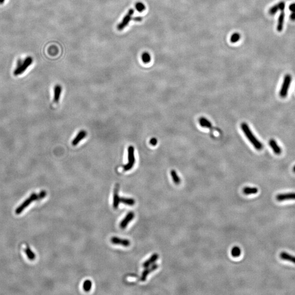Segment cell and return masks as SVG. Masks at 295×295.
<instances>
[{
    "mask_svg": "<svg viewBox=\"0 0 295 295\" xmlns=\"http://www.w3.org/2000/svg\"><path fill=\"white\" fill-rule=\"evenodd\" d=\"M241 127L244 134L252 145L254 146V147L258 150L262 149L263 148L262 144L261 143V142L254 135L248 125L246 122H243L241 124Z\"/></svg>",
    "mask_w": 295,
    "mask_h": 295,
    "instance_id": "obj_1",
    "label": "cell"
},
{
    "mask_svg": "<svg viewBox=\"0 0 295 295\" xmlns=\"http://www.w3.org/2000/svg\"><path fill=\"white\" fill-rule=\"evenodd\" d=\"M46 195H47V192L45 190H42L38 194L36 193H32L31 195L28 199H26L20 206H19L16 209L15 214H20L33 201L41 200L42 198H45Z\"/></svg>",
    "mask_w": 295,
    "mask_h": 295,
    "instance_id": "obj_2",
    "label": "cell"
},
{
    "mask_svg": "<svg viewBox=\"0 0 295 295\" xmlns=\"http://www.w3.org/2000/svg\"><path fill=\"white\" fill-rule=\"evenodd\" d=\"M128 162L123 166L124 171H128L132 168L135 165V148L132 146H129L128 148Z\"/></svg>",
    "mask_w": 295,
    "mask_h": 295,
    "instance_id": "obj_3",
    "label": "cell"
},
{
    "mask_svg": "<svg viewBox=\"0 0 295 295\" xmlns=\"http://www.w3.org/2000/svg\"><path fill=\"white\" fill-rule=\"evenodd\" d=\"M291 81H292V77L290 74H287L285 76L282 86L280 89V92H279V95L281 98H285L287 97L289 88L291 85Z\"/></svg>",
    "mask_w": 295,
    "mask_h": 295,
    "instance_id": "obj_4",
    "label": "cell"
},
{
    "mask_svg": "<svg viewBox=\"0 0 295 295\" xmlns=\"http://www.w3.org/2000/svg\"><path fill=\"white\" fill-rule=\"evenodd\" d=\"M32 62L33 59L32 57H27L26 59H25V60L22 62V65L20 66L19 67L16 68V69L14 72V76H19L20 74L23 73L26 70L28 69V68L32 64Z\"/></svg>",
    "mask_w": 295,
    "mask_h": 295,
    "instance_id": "obj_5",
    "label": "cell"
},
{
    "mask_svg": "<svg viewBox=\"0 0 295 295\" xmlns=\"http://www.w3.org/2000/svg\"><path fill=\"white\" fill-rule=\"evenodd\" d=\"M133 13H134V10L133 9H130L128 11V13H127L125 16L124 17L122 22L118 25L117 28L118 30H124V28L126 26H128V23L132 20V18Z\"/></svg>",
    "mask_w": 295,
    "mask_h": 295,
    "instance_id": "obj_6",
    "label": "cell"
},
{
    "mask_svg": "<svg viewBox=\"0 0 295 295\" xmlns=\"http://www.w3.org/2000/svg\"><path fill=\"white\" fill-rule=\"evenodd\" d=\"M158 267H159L158 265L156 264V263H154L149 267L145 268L146 269L144 270L143 272H142V273L141 277V280L142 282H145L146 279H147V278L148 276L150 273L156 271V269H158Z\"/></svg>",
    "mask_w": 295,
    "mask_h": 295,
    "instance_id": "obj_7",
    "label": "cell"
},
{
    "mask_svg": "<svg viewBox=\"0 0 295 295\" xmlns=\"http://www.w3.org/2000/svg\"><path fill=\"white\" fill-rule=\"evenodd\" d=\"M112 243L116 245H120L125 247H129L131 244L130 241L127 239H122L118 237H112L111 239Z\"/></svg>",
    "mask_w": 295,
    "mask_h": 295,
    "instance_id": "obj_8",
    "label": "cell"
},
{
    "mask_svg": "<svg viewBox=\"0 0 295 295\" xmlns=\"http://www.w3.org/2000/svg\"><path fill=\"white\" fill-rule=\"evenodd\" d=\"M119 185L117 184L114 189V195H113V206L114 208L117 209L118 207L119 206L120 203V197L119 192Z\"/></svg>",
    "mask_w": 295,
    "mask_h": 295,
    "instance_id": "obj_9",
    "label": "cell"
},
{
    "mask_svg": "<svg viewBox=\"0 0 295 295\" xmlns=\"http://www.w3.org/2000/svg\"><path fill=\"white\" fill-rule=\"evenodd\" d=\"M135 218V213L133 212H130L129 213L127 214L126 217L124 218V219L122 220L121 222L120 223V227L122 229H124L128 226V223L130 222Z\"/></svg>",
    "mask_w": 295,
    "mask_h": 295,
    "instance_id": "obj_10",
    "label": "cell"
},
{
    "mask_svg": "<svg viewBox=\"0 0 295 295\" xmlns=\"http://www.w3.org/2000/svg\"><path fill=\"white\" fill-rule=\"evenodd\" d=\"M276 198L279 202L288 200H295V192L279 194L277 196Z\"/></svg>",
    "mask_w": 295,
    "mask_h": 295,
    "instance_id": "obj_11",
    "label": "cell"
},
{
    "mask_svg": "<svg viewBox=\"0 0 295 295\" xmlns=\"http://www.w3.org/2000/svg\"><path fill=\"white\" fill-rule=\"evenodd\" d=\"M87 136V132L85 130H81L78 133L76 137L72 141V144L73 146H76L80 143V142L84 139Z\"/></svg>",
    "mask_w": 295,
    "mask_h": 295,
    "instance_id": "obj_12",
    "label": "cell"
},
{
    "mask_svg": "<svg viewBox=\"0 0 295 295\" xmlns=\"http://www.w3.org/2000/svg\"><path fill=\"white\" fill-rule=\"evenodd\" d=\"M159 258V255L158 254H153L152 256H150L149 258H148L147 260H146L144 262H143L142 266L143 268H147V267H149L152 265L154 264L156 261L158 260Z\"/></svg>",
    "mask_w": 295,
    "mask_h": 295,
    "instance_id": "obj_13",
    "label": "cell"
},
{
    "mask_svg": "<svg viewBox=\"0 0 295 295\" xmlns=\"http://www.w3.org/2000/svg\"><path fill=\"white\" fill-rule=\"evenodd\" d=\"M198 122H199L200 126L203 128H208L209 130H212V128H213L212 122L206 118H200L198 120Z\"/></svg>",
    "mask_w": 295,
    "mask_h": 295,
    "instance_id": "obj_14",
    "label": "cell"
},
{
    "mask_svg": "<svg viewBox=\"0 0 295 295\" xmlns=\"http://www.w3.org/2000/svg\"><path fill=\"white\" fill-rule=\"evenodd\" d=\"M62 87L60 85L57 84L54 87V102L58 103L60 98L61 93L62 92Z\"/></svg>",
    "mask_w": 295,
    "mask_h": 295,
    "instance_id": "obj_15",
    "label": "cell"
},
{
    "mask_svg": "<svg viewBox=\"0 0 295 295\" xmlns=\"http://www.w3.org/2000/svg\"><path fill=\"white\" fill-rule=\"evenodd\" d=\"M269 144L270 147H271L272 150H273L274 152L277 155H279L282 152V149L280 148V147L278 146L277 142L273 139H272L269 141Z\"/></svg>",
    "mask_w": 295,
    "mask_h": 295,
    "instance_id": "obj_16",
    "label": "cell"
},
{
    "mask_svg": "<svg viewBox=\"0 0 295 295\" xmlns=\"http://www.w3.org/2000/svg\"><path fill=\"white\" fill-rule=\"evenodd\" d=\"M285 13L284 11H282L279 17L278 18V25H277V31L278 32H281L283 29L284 22L285 19Z\"/></svg>",
    "mask_w": 295,
    "mask_h": 295,
    "instance_id": "obj_17",
    "label": "cell"
},
{
    "mask_svg": "<svg viewBox=\"0 0 295 295\" xmlns=\"http://www.w3.org/2000/svg\"><path fill=\"white\" fill-rule=\"evenodd\" d=\"M280 258L284 260L288 261L295 264V256L288 254L285 252H282L280 254Z\"/></svg>",
    "mask_w": 295,
    "mask_h": 295,
    "instance_id": "obj_18",
    "label": "cell"
},
{
    "mask_svg": "<svg viewBox=\"0 0 295 295\" xmlns=\"http://www.w3.org/2000/svg\"><path fill=\"white\" fill-rule=\"evenodd\" d=\"M258 189L255 187H245L243 189V192L246 195H249L252 194H256L258 192Z\"/></svg>",
    "mask_w": 295,
    "mask_h": 295,
    "instance_id": "obj_19",
    "label": "cell"
},
{
    "mask_svg": "<svg viewBox=\"0 0 295 295\" xmlns=\"http://www.w3.org/2000/svg\"><path fill=\"white\" fill-rule=\"evenodd\" d=\"M135 200L133 198H120V203H122L123 204L129 206H132L135 204Z\"/></svg>",
    "mask_w": 295,
    "mask_h": 295,
    "instance_id": "obj_20",
    "label": "cell"
},
{
    "mask_svg": "<svg viewBox=\"0 0 295 295\" xmlns=\"http://www.w3.org/2000/svg\"><path fill=\"white\" fill-rule=\"evenodd\" d=\"M171 175L172 180L173 181L174 183L176 185L180 184L181 183V179L177 174V172H176V170L172 169L171 171Z\"/></svg>",
    "mask_w": 295,
    "mask_h": 295,
    "instance_id": "obj_21",
    "label": "cell"
},
{
    "mask_svg": "<svg viewBox=\"0 0 295 295\" xmlns=\"http://www.w3.org/2000/svg\"><path fill=\"white\" fill-rule=\"evenodd\" d=\"M231 253L233 258H238L241 255V248L237 246H235L232 248Z\"/></svg>",
    "mask_w": 295,
    "mask_h": 295,
    "instance_id": "obj_22",
    "label": "cell"
},
{
    "mask_svg": "<svg viewBox=\"0 0 295 295\" xmlns=\"http://www.w3.org/2000/svg\"><path fill=\"white\" fill-rule=\"evenodd\" d=\"M24 252L29 260L33 261L36 258V255L33 252L31 249H30V248H26V249L24 250Z\"/></svg>",
    "mask_w": 295,
    "mask_h": 295,
    "instance_id": "obj_23",
    "label": "cell"
},
{
    "mask_svg": "<svg viewBox=\"0 0 295 295\" xmlns=\"http://www.w3.org/2000/svg\"><path fill=\"white\" fill-rule=\"evenodd\" d=\"M92 282L90 280H85L82 284V288L85 292H89L92 288Z\"/></svg>",
    "mask_w": 295,
    "mask_h": 295,
    "instance_id": "obj_24",
    "label": "cell"
},
{
    "mask_svg": "<svg viewBox=\"0 0 295 295\" xmlns=\"http://www.w3.org/2000/svg\"><path fill=\"white\" fill-rule=\"evenodd\" d=\"M241 38V35L238 32H235L233 33L231 38H230V41L231 43H234L238 41Z\"/></svg>",
    "mask_w": 295,
    "mask_h": 295,
    "instance_id": "obj_25",
    "label": "cell"
},
{
    "mask_svg": "<svg viewBox=\"0 0 295 295\" xmlns=\"http://www.w3.org/2000/svg\"><path fill=\"white\" fill-rule=\"evenodd\" d=\"M142 59L144 63H149L151 60V57L148 52H144L142 54Z\"/></svg>",
    "mask_w": 295,
    "mask_h": 295,
    "instance_id": "obj_26",
    "label": "cell"
},
{
    "mask_svg": "<svg viewBox=\"0 0 295 295\" xmlns=\"http://www.w3.org/2000/svg\"><path fill=\"white\" fill-rule=\"evenodd\" d=\"M135 7H136L137 11L139 12H142L146 9L145 5L143 3L140 2L136 3V4H135Z\"/></svg>",
    "mask_w": 295,
    "mask_h": 295,
    "instance_id": "obj_27",
    "label": "cell"
},
{
    "mask_svg": "<svg viewBox=\"0 0 295 295\" xmlns=\"http://www.w3.org/2000/svg\"><path fill=\"white\" fill-rule=\"evenodd\" d=\"M279 10V8L278 6V4H277L276 5H274L271 8H270L269 11H268V13H269L270 15H273L277 13V12Z\"/></svg>",
    "mask_w": 295,
    "mask_h": 295,
    "instance_id": "obj_28",
    "label": "cell"
},
{
    "mask_svg": "<svg viewBox=\"0 0 295 295\" xmlns=\"http://www.w3.org/2000/svg\"><path fill=\"white\" fill-rule=\"evenodd\" d=\"M278 4L279 8V10L281 12L284 11L285 8V3L284 2L281 1V2H279Z\"/></svg>",
    "mask_w": 295,
    "mask_h": 295,
    "instance_id": "obj_29",
    "label": "cell"
},
{
    "mask_svg": "<svg viewBox=\"0 0 295 295\" xmlns=\"http://www.w3.org/2000/svg\"><path fill=\"white\" fill-rule=\"evenodd\" d=\"M150 144L152 146H155L158 144V139L156 138H152L150 140Z\"/></svg>",
    "mask_w": 295,
    "mask_h": 295,
    "instance_id": "obj_30",
    "label": "cell"
},
{
    "mask_svg": "<svg viewBox=\"0 0 295 295\" xmlns=\"http://www.w3.org/2000/svg\"><path fill=\"white\" fill-rule=\"evenodd\" d=\"M289 9L292 12H295V3H292L289 6Z\"/></svg>",
    "mask_w": 295,
    "mask_h": 295,
    "instance_id": "obj_31",
    "label": "cell"
},
{
    "mask_svg": "<svg viewBox=\"0 0 295 295\" xmlns=\"http://www.w3.org/2000/svg\"><path fill=\"white\" fill-rule=\"evenodd\" d=\"M290 18L291 19V21H293V22H295V12H292L291 14H290Z\"/></svg>",
    "mask_w": 295,
    "mask_h": 295,
    "instance_id": "obj_32",
    "label": "cell"
},
{
    "mask_svg": "<svg viewBox=\"0 0 295 295\" xmlns=\"http://www.w3.org/2000/svg\"><path fill=\"white\" fill-rule=\"evenodd\" d=\"M22 62L23 61H22V60H18L17 61V68L19 67L20 66L22 65Z\"/></svg>",
    "mask_w": 295,
    "mask_h": 295,
    "instance_id": "obj_33",
    "label": "cell"
},
{
    "mask_svg": "<svg viewBox=\"0 0 295 295\" xmlns=\"http://www.w3.org/2000/svg\"><path fill=\"white\" fill-rule=\"evenodd\" d=\"M133 19L135 21H136V22H140V21H142V18L141 17H136L134 18Z\"/></svg>",
    "mask_w": 295,
    "mask_h": 295,
    "instance_id": "obj_34",
    "label": "cell"
},
{
    "mask_svg": "<svg viewBox=\"0 0 295 295\" xmlns=\"http://www.w3.org/2000/svg\"><path fill=\"white\" fill-rule=\"evenodd\" d=\"M5 0H0V4H2L4 3Z\"/></svg>",
    "mask_w": 295,
    "mask_h": 295,
    "instance_id": "obj_35",
    "label": "cell"
},
{
    "mask_svg": "<svg viewBox=\"0 0 295 295\" xmlns=\"http://www.w3.org/2000/svg\"><path fill=\"white\" fill-rule=\"evenodd\" d=\"M293 171H294V172L295 173V166H294V167H293Z\"/></svg>",
    "mask_w": 295,
    "mask_h": 295,
    "instance_id": "obj_36",
    "label": "cell"
}]
</instances>
